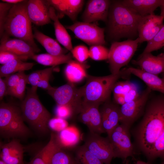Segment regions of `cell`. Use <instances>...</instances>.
I'll use <instances>...</instances> for the list:
<instances>
[{
	"instance_id": "6da1fadb",
	"label": "cell",
	"mask_w": 164,
	"mask_h": 164,
	"mask_svg": "<svg viewBox=\"0 0 164 164\" xmlns=\"http://www.w3.org/2000/svg\"><path fill=\"white\" fill-rule=\"evenodd\" d=\"M164 130V94H161L149 98L142 119L132 130L135 151L147 158Z\"/></svg>"
},
{
	"instance_id": "7a4b0ae2",
	"label": "cell",
	"mask_w": 164,
	"mask_h": 164,
	"mask_svg": "<svg viewBox=\"0 0 164 164\" xmlns=\"http://www.w3.org/2000/svg\"><path fill=\"white\" fill-rule=\"evenodd\" d=\"M142 17L125 5L122 0L111 2L108 13V31L112 39L134 40L138 37V27Z\"/></svg>"
},
{
	"instance_id": "3957f363",
	"label": "cell",
	"mask_w": 164,
	"mask_h": 164,
	"mask_svg": "<svg viewBox=\"0 0 164 164\" xmlns=\"http://www.w3.org/2000/svg\"><path fill=\"white\" fill-rule=\"evenodd\" d=\"M131 74L128 68L116 74L102 76L87 75L85 84L81 87L83 102L100 105L110 100L113 87L118 79H127Z\"/></svg>"
},
{
	"instance_id": "277c9868",
	"label": "cell",
	"mask_w": 164,
	"mask_h": 164,
	"mask_svg": "<svg viewBox=\"0 0 164 164\" xmlns=\"http://www.w3.org/2000/svg\"><path fill=\"white\" fill-rule=\"evenodd\" d=\"M27 1L24 0L14 4L11 8L5 25L4 34L25 41L38 52L39 50L34 40L32 22L27 11Z\"/></svg>"
},
{
	"instance_id": "5b68a950",
	"label": "cell",
	"mask_w": 164,
	"mask_h": 164,
	"mask_svg": "<svg viewBox=\"0 0 164 164\" xmlns=\"http://www.w3.org/2000/svg\"><path fill=\"white\" fill-rule=\"evenodd\" d=\"M36 91L31 87L27 89L21 105L22 116L36 131L45 133L48 130L51 115L41 102Z\"/></svg>"
},
{
	"instance_id": "8992f818",
	"label": "cell",
	"mask_w": 164,
	"mask_h": 164,
	"mask_svg": "<svg viewBox=\"0 0 164 164\" xmlns=\"http://www.w3.org/2000/svg\"><path fill=\"white\" fill-rule=\"evenodd\" d=\"M139 42L138 37L122 42L114 41L109 50L108 60L111 74H116L129 62L136 51Z\"/></svg>"
},
{
	"instance_id": "52a82bcc",
	"label": "cell",
	"mask_w": 164,
	"mask_h": 164,
	"mask_svg": "<svg viewBox=\"0 0 164 164\" xmlns=\"http://www.w3.org/2000/svg\"><path fill=\"white\" fill-rule=\"evenodd\" d=\"M130 129L121 124L107 136L112 145L114 158H121L124 162L128 157L135 159L136 153L131 141Z\"/></svg>"
},
{
	"instance_id": "ba28073f",
	"label": "cell",
	"mask_w": 164,
	"mask_h": 164,
	"mask_svg": "<svg viewBox=\"0 0 164 164\" xmlns=\"http://www.w3.org/2000/svg\"><path fill=\"white\" fill-rule=\"evenodd\" d=\"M152 90L147 87L135 99L120 106L119 122L130 129L133 124L143 116Z\"/></svg>"
},
{
	"instance_id": "9c48e42d",
	"label": "cell",
	"mask_w": 164,
	"mask_h": 164,
	"mask_svg": "<svg viewBox=\"0 0 164 164\" xmlns=\"http://www.w3.org/2000/svg\"><path fill=\"white\" fill-rule=\"evenodd\" d=\"M47 91L57 104L70 106L73 110L75 115L80 112L83 103L81 87L78 88L70 83L57 88L53 87Z\"/></svg>"
},
{
	"instance_id": "30bf717a",
	"label": "cell",
	"mask_w": 164,
	"mask_h": 164,
	"mask_svg": "<svg viewBox=\"0 0 164 164\" xmlns=\"http://www.w3.org/2000/svg\"><path fill=\"white\" fill-rule=\"evenodd\" d=\"M72 31L77 38L89 45H103L105 43L104 28L95 24L77 22L65 26Z\"/></svg>"
},
{
	"instance_id": "8fae6325",
	"label": "cell",
	"mask_w": 164,
	"mask_h": 164,
	"mask_svg": "<svg viewBox=\"0 0 164 164\" xmlns=\"http://www.w3.org/2000/svg\"><path fill=\"white\" fill-rule=\"evenodd\" d=\"M84 145L104 164H111L114 158L112 147L108 137L90 132L85 138Z\"/></svg>"
},
{
	"instance_id": "7c38bea8",
	"label": "cell",
	"mask_w": 164,
	"mask_h": 164,
	"mask_svg": "<svg viewBox=\"0 0 164 164\" xmlns=\"http://www.w3.org/2000/svg\"><path fill=\"white\" fill-rule=\"evenodd\" d=\"M164 17L154 14L142 17L138 27L139 43L151 40L164 25Z\"/></svg>"
},
{
	"instance_id": "4fadbf2b",
	"label": "cell",
	"mask_w": 164,
	"mask_h": 164,
	"mask_svg": "<svg viewBox=\"0 0 164 164\" xmlns=\"http://www.w3.org/2000/svg\"><path fill=\"white\" fill-rule=\"evenodd\" d=\"M100 105L83 102L79 114L80 121L86 125L90 132L99 135L105 133L102 127L101 117L99 109Z\"/></svg>"
},
{
	"instance_id": "5bb4252c",
	"label": "cell",
	"mask_w": 164,
	"mask_h": 164,
	"mask_svg": "<svg viewBox=\"0 0 164 164\" xmlns=\"http://www.w3.org/2000/svg\"><path fill=\"white\" fill-rule=\"evenodd\" d=\"M50 5L47 0H27L26 9L32 23L38 26H42L51 22L49 13Z\"/></svg>"
},
{
	"instance_id": "9a60e30c",
	"label": "cell",
	"mask_w": 164,
	"mask_h": 164,
	"mask_svg": "<svg viewBox=\"0 0 164 164\" xmlns=\"http://www.w3.org/2000/svg\"><path fill=\"white\" fill-rule=\"evenodd\" d=\"M111 2L108 0L88 1L82 15L83 22L107 21Z\"/></svg>"
},
{
	"instance_id": "2e32d148",
	"label": "cell",
	"mask_w": 164,
	"mask_h": 164,
	"mask_svg": "<svg viewBox=\"0 0 164 164\" xmlns=\"http://www.w3.org/2000/svg\"><path fill=\"white\" fill-rule=\"evenodd\" d=\"M120 108L118 104L109 100L103 103L100 110L102 127L108 135L119 124Z\"/></svg>"
},
{
	"instance_id": "e0dca14e",
	"label": "cell",
	"mask_w": 164,
	"mask_h": 164,
	"mask_svg": "<svg viewBox=\"0 0 164 164\" xmlns=\"http://www.w3.org/2000/svg\"><path fill=\"white\" fill-rule=\"evenodd\" d=\"M0 51L9 52L30 58L37 52L25 41L19 39H11L5 34L1 38Z\"/></svg>"
},
{
	"instance_id": "ac0fdd59",
	"label": "cell",
	"mask_w": 164,
	"mask_h": 164,
	"mask_svg": "<svg viewBox=\"0 0 164 164\" xmlns=\"http://www.w3.org/2000/svg\"><path fill=\"white\" fill-rule=\"evenodd\" d=\"M0 146L1 160L7 164H25L23 148L19 140L14 139Z\"/></svg>"
},
{
	"instance_id": "d6986e66",
	"label": "cell",
	"mask_w": 164,
	"mask_h": 164,
	"mask_svg": "<svg viewBox=\"0 0 164 164\" xmlns=\"http://www.w3.org/2000/svg\"><path fill=\"white\" fill-rule=\"evenodd\" d=\"M132 63L149 73L157 75L164 72V58L154 56L151 53L141 54L138 59L132 60Z\"/></svg>"
},
{
	"instance_id": "ffe728a7",
	"label": "cell",
	"mask_w": 164,
	"mask_h": 164,
	"mask_svg": "<svg viewBox=\"0 0 164 164\" xmlns=\"http://www.w3.org/2000/svg\"><path fill=\"white\" fill-rule=\"evenodd\" d=\"M50 5L60 13L75 20L81 10L84 1L81 0H49Z\"/></svg>"
},
{
	"instance_id": "44dd1931",
	"label": "cell",
	"mask_w": 164,
	"mask_h": 164,
	"mask_svg": "<svg viewBox=\"0 0 164 164\" xmlns=\"http://www.w3.org/2000/svg\"><path fill=\"white\" fill-rule=\"evenodd\" d=\"M123 3L142 17L154 14L164 0H124Z\"/></svg>"
},
{
	"instance_id": "7402d4cb",
	"label": "cell",
	"mask_w": 164,
	"mask_h": 164,
	"mask_svg": "<svg viewBox=\"0 0 164 164\" xmlns=\"http://www.w3.org/2000/svg\"><path fill=\"white\" fill-rule=\"evenodd\" d=\"M61 146L56 134L52 133L48 143L25 164H50L51 157L55 151Z\"/></svg>"
},
{
	"instance_id": "603a6c76",
	"label": "cell",
	"mask_w": 164,
	"mask_h": 164,
	"mask_svg": "<svg viewBox=\"0 0 164 164\" xmlns=\"http://www.w3.org/2000/svg\"><path fill=\"white\" fill-rule=\"evenodd\" d=\"M131 74L143 81L152 91H155L164 94V79L157 75L145 72L141 69L133 67L128 68Z\"/></svg>"
},
{
	"instance_id": "cb8c5ba5",
	"label": "cell",
	"mask_w": 164,
	"mask_h": 164,
	"mask_svg": "<svg viewBox=\"0 0 164 164\" xmlns=\"http://www.w3.org/2000/svg\"><path fill=\"white\" fill-rule=\"evenodd\" d=\"M49 13L51 20L53 22L55 35L57 41L66 49L71 52L73 48L71 37L65 27L59 21V16L56 14L55 9L51 6Z\"/></svg>"
},
{
	"instance_id": "d4e9b609",
	"label": "cell",
	"mask_w": 164,
	"mask_h": 164,
	"mask_svg": "<svg viewBox=\"0 0 164 164\" xmlns=\"http://www.w3.org/2000/svg\"><path fill=\"white\" fill-rule=\"evenodd\" d=\"M34 38L45 48L48 53L54 55L65 54L67 50L62 48L56 40L34 29Z\"/></svg>"
},
{
	"instance_id": "484cf974",
	"label": "cell",
	"mask_w": 164,
	"mask_h": 164,
	"mask_svg": "<svg viewBox=\"0 0 164 164\" xmlns=\"http://www.w3.org/2000/svg\"><path fill=\"white\" fill-rule=\"evenodd\" d=\"M31 58L39 63L46 66H55L67 63L72 60V55L70 53L67 54L54 55L49 53L34 54Z\"/></svg>"
},
{
	"instance_id": "4316f807",
	"label": "cell",
	"mask_w": 164,
	"mask_h": 164,
	"mask_svg": "<svg viewBox=\"0 0 164 164\" xmlns=\"http://www.w3.org/2000/svg\"><path fill=\"white\" fill-rule=\"evenodd\" d=\"M20 113L17 115L8 125L4 135L7 137H24L28 136L30 131L25 124Z\"/></svg>"
},
{
	"instance_id": "83f0119b",
	"label": "cell",
	"mask_w": 164,
	"mask_h": 164,
	"mask_svg": "<svg viewBox=\"0 0 164 164\" xmlns=\"http://www.w3.org/2000/svg\"><path fill=\"white\" fill-rule=\"evenodd\" d=\"M56 135L59 143L63 149L74 147L80 141L79 132L74 127H67Z\"/></svg>"
},
{
	"instance_id": "f1b7e54d",
	"label": "cell",
	"mask_w": 164,
	"mask_h": 164,
	"mask_svg": "<svg viewBox=\"0 0 164 164\" xmlns=\"http://www.w3.org/2000/svg\"><path fill=\"white\" fill-rule=\"evenodd\" d=\"M64 72L67 79L72 83L79 82L87 76L83 65L72 60L67 63Z\"/></svg>"
},
{
	"instance_id": "f546056e",
	"label": "cell",
	"mask_w": 164,
	"mask_h": 164,
	"mask_svg": "<svg viewBox=\"0 0 164 164\" xmlns=\"http://www.w3.org/2000/svg\"><path fill=\"white\" fill-rule=\"evenodd\" d=\"M34 63L24 62L20 60H12L2 65L0 68V77H7L13 73L32 69Z\"/></svg>"
},
{
	"instance_id": "4dcf8cb0",
	"label": "cell",
	"mask_w": 164,
	"mask_h": 164,
	"mask_svg": "<svg viewBox=\"0 0 164 164\" xmlns=\"http://www.w3.org/2000/svg\"><path fill=\"white\" fill-rule=\"evenodd\" d=\"M18 109L14 106L2 103L0 107V131L4 135L8 126L14 118L19 113Z\"/></svg>"
},
{
	"instance_id": "1f68e13d",
	"label": "cell",
	"mask_w": 164,
	"mask_h": 164,
	"mask_svg": "<svg viewBox=\"0 0 164 164\" xmlns=\"http://www.w3.org/2000/svg\"><path fill=\"white\" fill-rule=\"evenodd\" d=\"M73 155L76 164H104L84 145L76 149Z\"/></svg>"
},
{
	"instance_id": "d6a6232c",
	"label": "cell",
	"mask_w": 164,
	"mask_h": 164,
	"mask_svg": "<svg viewBox=\"0 0 164 164\" xmlns=\"http://www.w3.org/2000/svg\"><path fill=\"white\" fill-rule=\"evenodd\" d=\"M75 162L73 155L60 146L52 154L50 164H74Z\"/></svg>"
},
{
	"instance_id": "836d02e7",
	"label": "cell",
	"mask_w": 164,
	"mask_h": 164,
	"mask_svg": "<svg viewBox=\"0 0 164 164\" xmlns=\"http://www.w3.org/2000/svg\"><path fill=\"white\" fill-rule=\"evenodd\" d=\"M158 158L164 159V130L154 144L146 158L150 162Z\"/></svg>"
},
{
	"instance_id": "e575fe53",
	"label": "cell",
	"mask_w": 164,
	"mask_h": 164,
	"mask_svg": "<svg viewBox=\"0 0 164 164\" xmlns=\"http://www.w3.org/2000/svg\"><path fill=\"white\" fill-rule=\"evenodd\" d=\"M164 47V25L155 36L147 42V45L142 54L159 50Z\"/></svg>"
},
{
	"instance_id": "d590c367",
	"label": "cell",
	"mask_w": 164,
	"mask_h": 164,
	"mask_svg": "<svg viewBox=\"0 0 164 164\" xmlns=\"http://www.w3.org/2000/svg\"><path fill=\"white\" fill-rule=\"evenodd\" d=\"M89 50V57L95 60L108 59L109 50L101 45L91 46Z\"/></svg>"
},
{
	"instance_id": "8d00e7d4",
	"label": "cell",
	"mask_w": 164,
	"mask_h": 164,
	"mask_svg": "<svg viewBox=\"0 0 164 164\" xmlns=\"http://www.w3.org/2000/svg\"><path fill=\"white\" fill-rule=\"evenodd\" d=\"M55 66L43 70L36 71L29 75H27V84L32 86L31 88L36 90L37 88V84L40 80L49 72L53 70Z\"/></svg>"
},
{
	"instance_id": "74e56055",
	"label": "cell",
	"mask_w": 164,
	"mask_h": 164,
	"mask_svg": "<svg viewBox=\"0 0 164 164\" xmlns=\"http://www.w3.org/2000/svg\"><path fill=\"white\" fill-rule=\"evenodd\" d=\"M14 4L0 3V36L1 39L5 33V27L9 12Z\"/></svg>"
},
{
	"instance_id": "f35d334b",
	"label": "cell",
	"mask_w": 164,
	"mask_h": 164,
	"mask_svg": "<svg viewBox=\"0 0 164 164\" xmlns=\"http://www.w3.org/2000/svg\"><path fill=\"white\" fill-rule=\"evenodd\" d=\"M136 87L135 84L128 80L117 82L113 87L112 92L114 95H123Z\"/></svg>"
},
{
	"instance_id": "ab89813d",
	"label": "cell",
	"mask_w": 164,
	"mask_h": 164,
	"mask_svg": "<svg viewBox=\"0 0 164 164\" xmlns=\"http://www.w3.org/2000/svg\"><path fill=\"white\" fill-rule=\"evenodd\" d=\"M27 84V75L25 74L15 87L9 91L7 94L11 95L20 99H22L24 94Z\"/></svg>"
},
{
	"instance_id": "60d3db41",
	"label": "cell",
	"mask_w": 164,
	"mask_h": 164,
	"mask_svg": "<svg viewBox=\"0 0 164 164\" xmlns=\"http://www.w3.org/2000/svg\"><path fill=\"white\" fill-rule=\"evenodd\" d=\"M73 56L80 63H83L89 57V50L86 46H77L71 52Z\"/></svg>"
},
{
	"instance_id": "b9f144b4",
	"label": "cell",
	"mask_w": 164,
	"mask_h": 164,
	"mask_svg": "<svg viewBox=\"0 0 164 164\" xmlns=\"http://www.w3.org/2000/svg\"><path fill=\"white\" fill-rule=\"evenodd\" d=\"M65 119L57 117L50 119L48 123V127L52 130L59 132L68 127Z\"/></svg>"
},
{
	"instance_id": "7bdbcfd3",
	"label": "cell",
	"mask_w": 164,
	"mask_h": 164,
	"mask_svg": "<svg viewBox=\"0 0 164 164\" xmlns=\"http://www.w3.org/2000/svg\"><path fill=\"white\" fill-rule=\"evenodd\" d=\"M29 58L28 56L19 55L9 52L0 51V63L2 65L15 59L25 61Z\"/></svg>"
},
{
	"instance_id": "ee69618b",
	"label": "cell",
	"mask_w": 164,
	"mask_h": 164,
	"mask_svg": "<svg viewBox=\"0 0 164 164\" xmlns=\"http://www.w3.org/2000/svg\"><path fill=\"white\" fill-rule=\"evenodd\" d=\"M57 117L66 119L74 115L72 108L67 105L57 104L55 110Z\"/></svg>"
},
{
	"instance_id": "f6af8a7d",
	"label": "cell",
	"mask_w": 164,
	"mask_h": 164,
	"mask_svg": "<svg viewBox=\"0 0 164 164\" xmlns=\"http://www.w3.org/2000/svg\"><path fill=\"white\" fill-rule=\"evenodd\" d=\"M25 74L24 71H20L5 77V80L8 88L7 93L15 87Z\"/></svg>"
},
{
	"instance_id": "bcb514c9",
	"label": "cell",
	"mask_w": 164,
	"mask_h": 164,
	"mask_svg": "<svg viewBox=\"0 0 164 164\" xmlns=\"http://www.w3.org/2000/svg\"><path fill=\"white\" fill-rule=\"evenodd\" d=\"M53 70L47 73L39 82L37 87H40L47 91L51 89L53 87L49 83V80Z\"/></svg>"
},
{
	"instance_id": "7dc6e473",
	"label": "cell",
	"mask_w": 164,
	"mask_h": 164,
	"mask_svg": "<svg viewBox=\"0 0 164 164\" xmlns=\"http://www.w3.org/2000/svg\"><path fill=\"white\" fill-rule=\"evenodd\" d=\"M137 87L131 90L123 96L125 103L132 101L136 98L139 95Z\"/></svg>"
},
{
	"instance_id": "c3c4849f",
	"label": "cell",
	"mask_w": 164,
	"mask_h": 164,
	"mask_svg": "<svg viewBox=\"0 0 164 164\" xmlns=\"http://www.w3.org/2000/svg\"><path fill=\"white\" fill-rule=\"evenodd\" d=\"M7 86L6 81L2 78H0V99L1 100L7 94Z\"/></svg>"
},
{
	"instance_id": "681fc988",
	"label": "cell",
	"mask_w": 164,
	"mask_h": 164,
	"mask_svg": "<svg viewBox=\"0 0 164 164\" xmlns=\"http://www.w3.org/2000/svg\"><path fill=\"white\" fill-rule=\"evenodd\" d=\"M115 103L121 105L125 103L124 97L122 95H114Z\"/></svg>"
},
{
	"instance_id": "f907efd6",
	"label": "cell",
	"mask_w": 164,
	"mask_h": 164,
	"mask_svg": "<svg viewBox=\"0 0 164 164\" xmlns=\"http://www.w3.org/2000/svg\"><path fill=\"white\" fill-rule=\"evenodd\" d=\"M1 1L7 3L12 4H15L24 1L23 0H2Z\"/></svg>"
},
{
	"instance_id": "816d5d0a",
	"label": "cell",
	"mask_w": 164,
	"mask_h": 164,
	"mask_svg": "<svg viewBox=\"0 0 164 164\" xmlns=\"http://www.w3.org/2000/svg\"><path fill=\"white\" fill-rule=\"evenodd\" d=\"M160 7V15L164 17V1Z\"/></svg>"
},
{
	"instance_id": "f5cc1de1",
	"label": "cell",
	"mask_w": 164,
	"mask_h": 164,
	"mask_svg": "<svg viewBox=\"0 0 164 164\" xmlns=\"http://www.w3.org/2000/svg\"><path fill=\"white\" fill-rule=\"evenodd\" d=\"M135 164H150V163L148 162H146L141 160H138L137 161L135 162Z\"/></svg>"
},
{
	"instance_id": "db71d44e",
	"label": "cell",
	"mask_w": 164,
	"mask_h": 164,
	"mask_svg": "<svg viewBox=\"0 0 164 164\" xmlns=\"http://www.w3.org/2000/svg\"><path fill=\"white\" fill-rule=\"evenodd\" d=\"M0 164H7L5 163L4 162H3V161L0 159Z\"/></svg>"
},
{
	"instance_id": "11a10c76",
	"label": "cell",
	"mask_w": 164,
	"mask_h": 164,
	"mask_svg": "<svg viewBox=\"0 0 164 164\" xmlns=\"http://www.w3.org/2000/svg\"><path fill=\"white\" fill-rule=\"evenodd\" d=\"M162 78L164 79V72L162 73Z\"/></svg>"
},
{
	"instance_id": "9f6ffc18",
	"label": "cell",
	"mask_w": 164,
	"mask_h": 164,
	"mask_svg": "<svg viewBox=\"0 0 164 164\" xmlns=\"http://www.w3.org/2000/svg\"><path fill=\"white\" fill-rule=\"evenodd\" d=\"M161 56H162V57L164 58V53L162 54L161 55H160Z\"/></svg>"
},
{
	"instance_id": "6f0895ef",
	"label": "cell",
	"mask_w": 164,
	"mask_h": 164,
	"mask_svg": "<svg viewBox=\"0 0 164 164\" xmlns=\"http://www.w3.org/2000/svg\"><path fill=\"white\" fill-rule=\"evenodd\" d=\"M160 164H164V161H163Z\"/></svg>"
},
{
	"instance_id": "680465c9",
	"label": "cell",
	"mask_w": 164,
	"mask_h": 164,
	"mask_svg": "<svg viewBox=\"0 0 164 164\" xmlns=\"http://www.w3.org/2000/svg\"><path fill=\"white\" fill-rule=\"evenodd\" d=\"M74 164H76L75 162V163H74Z\"/></svg>"
},
{
	"instance_id": "91938a15",
	"label": "cell",
	"mask_w": 164,
	"mask_h": 164,
	"mask_svg": "<svg viewBox=\"0 0 164 164\" xmlns=\"http://www.w3.org/2000/svg\"><path fill=\"white\" fill-rule=\"evenodd\" d=\"M126 164H127V163H126Z\"/></svg>"
}]
</instances>
